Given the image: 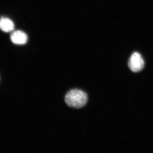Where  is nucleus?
Segmentation results:
<instances>
[{
	"mask_svg": "<svg viewBox=\"0 0 153 153\" xmlns=\"http://www.w3.org/2000/svg\"><path fill=\"white\" fill-rule=\"evenodd\" d=\"M65 100L68 106L80 108L87 104L88 97L84 91L78 89H73L66 94Z\"/></svg>",
	"mask_w": 153,
	"mask_h": 153,
	"instance_id": "f257e3e1",
	"label": "nucleus"
},
{
	"mask_svg": "<svg viewBox=\"0 0 153 153\" xmlns=\"http://www.w3.org/2000/svg\"><path fill=\"white\" fill-rule=\"evenodd\" d=\"M144 64L143 57L138 52L133 53L129 60V67L133 72H137L141 71L144 68Z\"/></svg>",
	"mask_w": 153,
	"mask_h": 153,
	"instance_id": "f03ea898",
	"label": "nucleus"
},
{
	"mask_svg": "<svg viewBox=\"0 0 153 153\" xmlns=\"http://www.w3.org/2000/svg\"><path fill=\"white\" fill-rule=\"evenodd\" d=\"M11 41L14 44L22 45L27 43L28 41V37L27 34L22 31H14L11 34Z\"/></svg>",
	"mask_w": 153,
	"mask_h": 153,
	"instance_id": "7ed1b4c3",
	"label": "nucleus"
},
{
	"mask_svg": "<svg viewBox=\"0 0 153 153\" xmlns=\"http://www.w3.org/2000/svg\"><path fill=\"white\" fill-rule=\"evenodd\" d=\"M13 22L8 18L2 17L0 19V29L3 32L9 33L14 30Z\"/></svg>",
	"mask_w": 153,
	"mask_h": 153,
	"instance_id": "20e7f679",
	"label": "nucleus"
}]
</instances>
